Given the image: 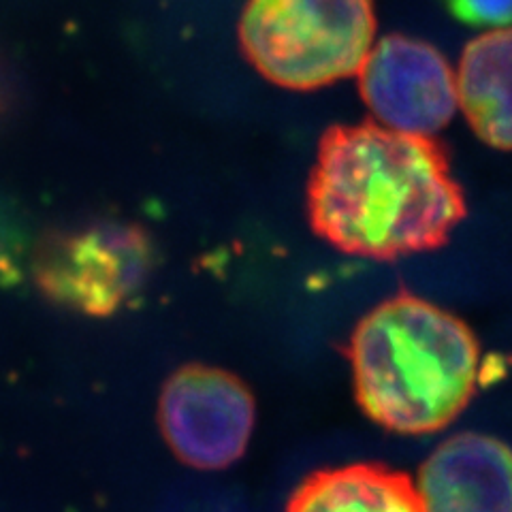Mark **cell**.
<instances>
[{
  "label": "cell",
  "mask_w": 512,
  "mask_h": 512,
  "mask_svg": "<svg viewBox=\"0 0 512 512\" xmlns=\"http://www.w3.org/2000/svg\"><path fill=\"white\" fill-rule=\"evenodd\" d=\"M457 92L474 133L491 148L512 150V26L468 43Z\"/></svg>",
  "instance_id": "9c48e42d"
},
{
  "label": "cell",
  "mask_w": 512,
  "mask_h": 512,
  "mask_svg": "<svg viewBox=\"0 0 512 512\" xmlns=\"http://www.w3.org/2000/svg\"><path fill=\"white\" fill-rule=\"evenodd\" d=\"M461 22L472 26H512V0H446Z\"/></svg>",
  "instance_id": "30bf717a"
},
{
  "label": "cell",
  "mask_w": 512,
  "mask_h": 512,
  "mask_svg": "<svg viewBox=\"0 0 512 512\" xmlns=\"http://www.w3.org/2000/svg\"><path fill=\"white\" fill-rule=\"evenodd\" d=\"M372 0H248L239 41L271 84L314 90L361 71L372 52Z\"/></svg>",
  "instance_id": "3957f363"
},
{
  "label": "cell",
  "mask_w": 512,
  "mask_h": 512,
  "mask_svg": "<svg viewBox=\"0 0 512 512\" xmlns=\"http://www.w3.org/2000/svg\"><path fill=\"white\" fill-rule=\"evenodd\" d=\"M466 214L436 139L365 122L331 126L318 143L308 216L335 250L376 261L438 250Z\"/></svg>",
  "instance_id": "6da1fadb"
},
{
  "label": "cell",
  "mask_w": 512,
  "mask_h": 512,
  "mask_svg": "<svg viewBox=\"0 0 512 512\" xmlns=\"http://www.w3.org/2000/svg\"><path fill=\"white\" fill-rule=\"evenodd\" d=\"M427 512H512V451L493 436L457 434L440 444L416 480Z\"/></svg>",
  "instance_id": "52a82bcc"
},
{
  "label": "cell",
  "mask_w": 512,
  "mask_h": 512,
  "mask_svg": "<svg viewBox=\"0 0 512 512\" xmlns=\"http://www.w3.org/2000/svg\"><path fill=\"white\" fill-rule=\"evenodd\" d=\"M286 512H427L414 480L384 463L318 470L291 493Z\"/></svg>",
  "instance_id": "ba28073f"
},
{
  "label": "cell",
  "mask_w": 512,
  "mask_h": 512,
  "mask_svg": "<svg viewBox=\"0 0 512 512\" xmlns=\"http://www.w3.org/2000/svg\"><path fill=\"white\" fill-rule=\"evenodd\" d=\"M359 92L374 118L414 135L438 133L455 116L457 79L446 58L419 39L389 35L359 71Z\"/></svg>",
  "instance_id": "8992f818"
},
{
  "label": "cell",
  "mask_w": 512,
  "mask_h": 512,
  "mask_svg": "<svg viewBox=\"0 0 512 512\" xmlns=\"http://www.w3.org/2000/svg\"><path fill=\"white\" fill-rule=\"evenodd\" d=\"M346 355L357 404L397 434H431L453 423L480 378V344L472 329L406 291L359 320Z\"/></svg>",
  "instance_id": "7a4b0ae2"
},
{
  "label": "cell",
  "mask_w": 512,
  "mask_h": 512,
  "mask_svg": "<svg viewBox=\"0 0 512 512\" xmlns=\"http://www.w3.org/2000/svg\"><path fill=\"white\" fill-rule=\"evenodd\" d=\"M156 242L137 222L92 220L45 233L32 250L37 291L54 306L111 316L131 306L156 267Z\"/></svg>",
  "instance_id": "277c9868"
},
{
  "label": "cell",
  "mask_w": 512,
  "mask_h": 512,
  "mask_svg": "<svg viewBox=\"0 0 512 512\" xmlns=\"http://www.w3.org/2000/svg\"><path fill=\"white\" fill-rule=\"evenodd\" d=\"M22 229L18 218L0 201V278L18 274V261L22 259Z\"/></svg>",
  "instance_id": "8fae6325"
},
{
  "label": "cell",
  "mask_w": 512,
  "mask_h": 512,
  "mask_svg": "<svg viewBox=\"0 0 512 512\" xmlns=\"http://www.w3.org/2000/svg\"><path fill=\"white\" fill-rule=\"evenodd\" d=\"M256 419L248 384L214 365L180 367L158 399V425L186 466L224 470L244 457Z\"/></svg>",
  "instance_id": "5b68a950"
}]
</instances>
